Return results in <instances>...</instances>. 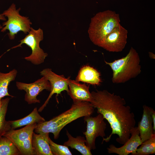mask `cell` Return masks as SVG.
<instances>
[{"instance_id": "obj_1", "label": "cell", "mask_w": 155, "mask_h": 155, "mask_svg": "<svg viewBox=\"0 0 155 155\" xmlns=\"http://www.w3.org/2000/svg\"><path fill=\"white\" fill-rule=\"evenodd\" d=\"M90 102L109 124L112 129L110 135L103 138L104 141H109L112 135L118 137L116 141L124 144L129 138L131 129L135 127L136 121L130 107L126 105L124 99L119 95L106 90L93 91Z\"/></svg>"}, {"instance_id": "obj_2", "label": "cell", "mask_w": 155, "mask_h": 155, "mask_svg": "<svg viewBox=\"0 0 155 155\" xmlns=\"http://www.w3.org/2000/svg\"><path fill=\"white\" fill-rule=\"evenodd\" d=\"M94 108L89 102L73 103L70 108L50 120L37 124L34 131L36 133H52L57 139L61 130L67 125L77 119L91 115Z\"/></svg>"}, {"instance_id": "obj_3", "label": "cell", "mask_w": 155, "mask_h": 155, "mask_svg": "<svg viewBox=\"0 0 155 155\" xmlns=\"http://www.w3.org/2000/svg\"><path fill=\"white\" fill-rule=\"evenodd\" d=\"M104 62L112 71V81L114 84L124 83L136 78L141 72L139 56L132 47L125 56L112 62Z\"/></svg>"}, {"instance_id": "obj_4", "label": "cell", "mask_w": 155, "mask_h": 155, "mask_svg": "<svg viewBox=\"0 0 155 155\" xmlns=\"http://www.w3.org/2000/svg\"><path fill=\"white\" fill-rule=\"evenodd\" d=\"M120 22L119 14L115 11L108 10L97 13L91 18L88 29L90 40L99 46Z\"/></svg>"}, {"instance_id": "obj_5", "label": "cell", "mask_w": 155, "mask_h": 155, "mask_svg": "<svg viewBox=\"0 0 155 155\" xmlns=\"http://www.w3.org/2000/svg\"><path fill=\"white\" fill-rule=\"evenodd\" d=\"M21 8L16 9V4L12 3L8 9L2 13L7 18V21L2 24L1 31H9L8 35L10 40L14 39L16 35L20 31L26 34L30 31L32 23L28 17L21 15L19 11Z\"/></svg>"}, {"instance_id": "obj_6", "label": "cell", "mask_w": 155, "mask_h": 155, "mask_svg": "<svg viewBox=\"0 0 155 155\" xmlns=\"http://www.w3.org/2000/svg\"><path fill=\"white\" fill-rule=\"evenodd\" d=\"M43 39V33L40 28L35 30L31 27L28 34L20 40V43L14 46L7 51L18 47H22V45L25 44L30 47L32 50V53L24 59L31 62L35 65H38L44 62L48 54L45 53L40 46V42Z\"/></svg>"}, {"instance_id": "obj_7", "label": "cell", "mask_w": 155, "mask_h": 155, "mask_svg": "<svg viewBox=\"0 0 155 155\" xmlns=\"http://www.w3.org/2000/svg\"><path fill=\"white\" fill-rule=\"evenodd\" d=\"M37 124L26 125L21 129H11L6 132L3 136L11 140L19 151L21 155H33L32 138L34 131Z\"/></svg>"}, {"instance_id": "obj_8", "label": "cell", "mask_w": 155, "mask_h": 155, "mask_svg": "<svg viewBox=\"0 0 155 155\" xmlns=\"http://www.w3.org/2000/svg\"><path fill=\"white\" fill-rule=\"evenodd\" d=\"M95 117L88 115L84 117V119L86 123V130L83 132L86 137V144L91 150L96 149L95 141L100 136L104 138L106 125L104 118L101 114Z\"/></svg>"}, {"instance_id": "obj_9", "label": "cell", "mask_w": 155, "mask_h": 155, "mask_svg": "<svg viewBox=\"0 0 155 155\" xmlns=\"http://www.w3.org/2000/svg\"><path fill=\"white\" fill-rule=\"evenodd\" d=\"M40 73L41 75L44 77L49 81L51 85L50 93L48 98L38 110V112H41L46 106L54 94H56L57 96L64 91H66L68 94V82L70 78H66L63 75H58L53 72L50 68L44 69Z\"/></svg>"}, {"instance_id": "obj_10", "label": "cell", "mask_w": 155, "mask_h": 155, "mask_svg": "<svg viewBox=\"0 0 155 155\" xmlns=\"http://www.w3.org/2000/svg\"><path fill=\"white\" fill-rule=\"evenodd\" d=\"M127 30L120 24L104 38L99 47L110 52L122 51L127 43Z\"/></svg>"}, {"instance_id": "obj_11", "label": "cell", "mask_w": 155, "mask_h": 155, "mask_svg": "<svg viewBox=\"0 0 155 155\" xmlns=\"http://www.w3.org/2000/svg\"><path fill=\"white\" fill-rule=\"evenodd\" d=\"M16 84L18 90L26 92L24 100L29 104L40 103V100L37 98V96L44 90H51L49 81L43 76L32 83L27 84L16 82Z\"/></svg>"}, {"instance_id": "obj_12", "label": "cell", "mask_w": 155, "mask_h": 155, "mask_svg": "<svg viewBox=\"0 0 155 155\" xmlns=\"http://www.w3.org/2000/svg\"><path fill=\"white\" fill-rule=\"evenodd\" d=\"M142 143L138 128L135 126L131 130L129 138L122 146L118 148L113 144H111L107 148V150L109 154L128 155L131 153L133 155Z\"/></svg>"}, {"instance_id": "obj_13", "label": "cell", "mask_w": 155, "mask_h": 155, "mask_svg": "<svg viewBox=\"0 0 155 155\" xmlns=\"http://www.w3.org/2000/svg\"><path fill=\"white\" fill-rule=\"evenodd\" d=\"M68 88V94L72 99L73 103L83 101L90 102L92 96L91 92L89 91V86L69 78Z\"/></svg>"}, {"instance_id": "obj_14", "label": "cell", "mask_w": 155, "mask_h": 155, "mask_svg": "<svg viewBox=\"0 0 155 155\" xmlns=\"http://www.w3.org/2000/svg\"><path fill=\"white\" fill-rule=\"evenodd\" d=\"M143 114L138 125L142 142L148 139L154 134L151 114L153 109L147 106H143Z\"/></svg>"}, {"instance_id": "obj_15", "label": "cell", "mask_w": 155, "mask_h": 155, "mask_svg": "<svg viewBox=\"0 0 155 155\" xmlns=\"http://www.w3.org/2000/svg\"><path fill=\"white\" fill-rule=\"evenodd\" d=\"M49 134L33 132L32 138L33 155H53L49 146Z\"/></svg>"}, {"instance_id": "obj_16", "label": "cell", "mask_w": 155, "mask_h": 155, "mask_svg": "<svg viewBox=\"0 0 155 155\" xmlns=\"http://www.w3.org/2000/svg\"><path fill=\"white\" fill-rule=\"evenodd\" d=\"M75 80L97 86L100 85L101 82L98 71L92 67L88 65L81 68Z\"/></svg>"}, {"instance_id": "obj_17", "label": "cell", "mask_w": 155, "mask_h": 155, "mask_svg": "<svg viewBox=\"0 0 155 155\" xmlns=\"http://www.w3.org/2000/svg\"><path fill=\"white\" fill-rule=\"evenodd\" d=\"M66 133L68 139L64 143L63 145L76 149L82 155H92L91 150L86 144V140L84 137L78 136L74 137L67 130Z\"/></svg>"}, {"instance_id": "obj_18", "label": "cell", "mask_w": 155, "mask_h": 155, "mask_svg": "<svg viewBox=\"0 0 155 155\" xmlns=\"http://www.w3.org/2000/svg\"><path fill=\"white\" fill-rule=\"evenodd\" d=\"M45 119L38 113L37 107L28 115L23 118L15 121H9L12 129L32 124L41 123L45 121Z\"/></svg>"}, {"instance_id": "obj_19", "label": "cell", "mask_w": 155, "mask_h": 155, "mask_svg": "<svg viewBox=\"0 0 155 155\" xmlns=\"http://www.w3.org/2000/svg\"><path fill=\"white\" fill-rule=\"evenodd\" d=\"M17 72V71L15 69L6 73L0 71V98H2L6 96L14 97L9 94L8 87L10 83L15 80Z\"/></svg>"}, {"instance_id": "obj_20", "label": "cell", "mask_w": 155, "mask_h": 155, "mask_svg": "<svg viewBox=\"0 0 155 155\" xmlns=\"http://www.w3.org/2000/svg\"><path fill=\"white\" fill-rule=\"evenodd\" d=\"M10 99L9 98H2L3 104L0 113V138L6 132L12 129L9 121L5 120L8 104Z\"/></svg>"}, {"instance_id": "obj_21", "label": "cell", "mask_w": 155, "mask_h": 155, "mask_svg": "<svg viewBox=\"0 0 155 155\" xmlns=\"http://www.w3.org/2000/svg\"><path fill=\"white\" fill-rule=\"evenodd\" d=\"M19 155V151L11 140L4 136L0 138V155Z\"/></svg>"}, {"instance_id": "obj_22", "label": "cell", "mask_w": 155, "mask_h": 155, "mask_svg": "<svg viewBox=\"0 0 155 155\" xmlns=\"http://www.w3.org/2000/svg\"><path fill=\"white\" fill-rule=\"evenodd\" d=\"M133 155H148L155 154V134L142 142Z\"/></svg>"}, {"instance_id": "obj_23", "label": "cell", "mask_w": 155, "mask_h": 155, "mask_svg": "<svg viewBox=\"0 0 155 155\" xmlns=\"http://www.w3.org/2000/svg\"><path fill=\"white\" fill-rule=\"evenodd\" d=\"M49 143L51 151L53 155H71L72 154L68 147L59 145L54 142L49 137Z\"/></svg>"}, {"instance_id": "obj_24", "label": "cell", "mask_w": 155, "mask_h": 155, "mask_svg": "<svg viewBox=\"0 0 155 155\" xmlns=\"http://www.w3.org/2000/svg\"><path fill=\"white\" fill-rule=\"evenodd\" d=\"M151 115L153 121V129L155 131V112L154 110L152 111Z\"/></svg>"}, {"instance_id": "obj_25", "label": "cell", "mask_w": 155, "mask_h": 155, "mask_svg": "<svg viewBox=\"0 0 155 155\" xmlns=\"http://www.w3.org/2000/svg\"><path fill=\"white\" fill-rule=\"evenodd\" d=\"M0 20L3 21L6 20L5 17L1 13L0 14ZM2 28V26L0 24V29Z\"/></svg>"}, {"instance_id": "obj_26", "label": "cell", "mask_w": 155, "mask_h": 155, "mask_svg": "<svg viewBox=\"0 0 155 155\" xmlns=\"http://www.w3.org/2000/svg\"><path fill=\"white\" fill-rule=\"evenodd\" d=\"M149 57L151 58L155 59V55L152 53L149 52Z\"/></svg>"}, {"instance_id": "obj_27", "label": "cell", "mask_w": 155, "mask_h": 155, "mask_svg": "<svg viewBox=\"0 0 155 155\" xmlns=\"http://www.w3.org/2000/svg\"><path fill=\"white\" fill-rule=\"evenodd\" d=\"M2 98H0V113L1 112L2 106L3 102Z\"/></svg>"}]
</instances>
